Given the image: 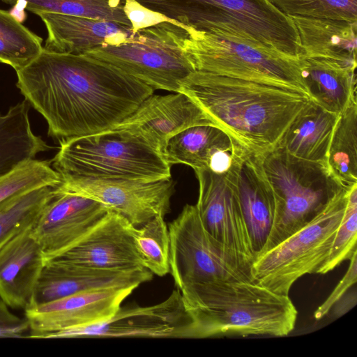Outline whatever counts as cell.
<instances>
[{"label": "cell", "instance_id": "cell-1", "mask_svg": "<svg viewBox=\"0 0 357 357\" xmlns=\"http://www.w3.org/2000/svg\"><path fill=\"white\" fill-rule=\"evenodd\" d=\"M17 86L59 142L115 128L154 89L86 54L43 50L16 72Z\"/></svg>", "mask_w": 357, "mask_h": 357}, {"label": "cell", "instance_id": "cell-2", "mask_svg": "<svg viewBox=\"0 0 357 357\" xmlns=\"http://www.w3.org/2000/svg\"><path fill=\"white\" fill-rule=\"evenodd\" d=\"M179 92L233 142L257 155L273 149L312 101L301 91L197 70L184 79Z\"/></svg>", "mask_w": 357, "mask_h": 357}, {"label": "cell", "instance_id": "cell-3", "mask_svg": "<svg viewBox=\"0 0 357 357\" xmlns=\"http://www.w3.org/2000/svg\"><path fill=\"white\" fill-rule=\"evenodd\" d=\"M180 291L196 316L202 338L283 337L296 325L298 312L289 296L275 294L256 281L197 283Z\"/></svg>", "mask_w": 357, "mask_h": 357}, {"label": "cell", "instance_id": "cell-4", "mask_svg": "<svg viewBox=\"0 0 357 357\" xmlns=\"http://www.w3.org/2000/svg\"><path fill=\"white\" fill-rule=\"evenodd\" d=\"M187 29L217 31L299 56L301 46L291 17L268 0H133Z\"/></svg>", "mask_w": 357, "mask_h": 357}, {"label": "cell", "instance_id": "cell-5", "mask_svg": "<svg viewBox=\"0 0 357 357\" xmlns=\"http://www.w3.org/2000/svg\"><path fill=\"white\" fill-rule=\"evenodd\" d=\"M51 165L60 177L146 181L171 178V165L165 155L140 135L125 129L61 142Z\"/></svg>", "mask_w": 357, "mask_h": 357}, {"label": "cell", "instance_id": "cell-6", "mask_svg": "<svg viewBox=\"0 0 357 357\" xmlns=\"http://www.w3.org/2000/svg\"><path fill=\"white\" fill-rule=\"evenodd\" d=\"M187 29L184 49L195 70L301 91L310 97L299 56L217 31Z\"/></svg>", "mask_w": 357, "mask_h": 357}, {"label": "cell", "instance_id": "cell-7", "mask_svg": "<svg viewBox=\"0 0 357 357\" xmlns=\"http://www.w3.org/2000/svg\"><path fill=\"white\" fill-rule=\"evenodd\" d=\"M188 29L163 21L139 29L118 44H105L84 54L109 63L154 90L179 92L182 82L195 71L184 49Z\"/></svg>", "mask_w": 357, "mask_h": 357}, {"label": "cell", "instance_id": "cell-8", "mask_svg": "<svg viewBox=\"0 0 357 357\" xmlns=\"http://www.w3.org/2000/svg\"><path fill=\"white\" fill-rule=\"evenodd\" d=\"M350 189L341 188L301 228L257 255L252 264L255 281L275 294L289 296L298 279L317 273L330 254Z\"/></svg>", "mask_w": 357, "mask_h": 357}, {"label": "cell", "instance_id": "cell-9", "mask_svg": "<svg viewBox=\"0 0 357 357\" xmlns=\"http://www.w3.org/2000/svg\"><path fill=\"white\" fill-rule=\"evenodd\" d=\"M261 157L276 197L278 218L258 255L301 228L342 188L326 162L301 159L278 147Z\"/></svg>", "mask_w": 357, "mask_h": 357}, {"label": "cell", "instance_id": "cell-10", "mask_svg": "<svg viewBox=\"0 0 357 357\" xmlns=\"http://www.w3.org/2000/svg\"><path fill=\"white\" fill-rule=\"evenodd\" d=\"M170 273L177 289L215 281H255L252 264L213 238L196 205L185 204L168 225Z\"/></svg>", "mask_w": 357, "mask_h": 357}, {"label": "cell", "instance_id": "cell-11", "mask_svg": "<svg viewBox=\"0 0 357 357\" xmlns=\"http://www.w3.org/2000/svg\"><path fill=\"white\" fill-rule=\"evenodd\" d=\"M112 337L200 339L202 334L195 314L177 289L154 305L121 306L108 319L60 331L44 338Z\"/></svg>", "mask_w": 357, "mask_h": 357}, {"label": "cell", "instance_id": "cell-12", "mask_svg": "<svg viewBox=\"0 0 357 357\" xmlns=\"http://www.w3.org/2000/svg\"><path fill=\"white\" fill-rule=\"evenodd\" d=\"M242 164L224 174L208 169L194 170L199 186L195 205L202 223L209 234L252 264L255 255L238 189Z\"/></svg>", "mask_w": 357, "mask_h": 357}, {"label": "cell", "instance_id": "cell-13", "mask_svg": "<svg viewBox=\"0 0 357 357\" xmlns=\"http://www.w3.org/2000/svg\"><path fill=\"white\" fill-rule=\"evenodd\" d=\"M56 188L93 199L140 227L170 211L174 192L171 178L153 181L61 176Z\"/></svg>", "mask_w": 357, "mask_h": 357}, {"label": "cell", "instance_id": "cell-14", "mask_svg": "<svg viewBox=\"0 0 357 357\" xmlns=\"http://www.w3.org/2000/svg\"><path fill=\"white\" fill-rule=\"evenodd\" d=\"M109 211L93 199L60 190L55 185L54 195L32 226L45 262L77 243Z\"/></svg>", "mask_w": 357, "mask_h": 357}, {"label": "cell", "instance_id": "cell-15", "mask_svg": "<svg viewBox=\"0 0 357 357\" xmlns=\"http://www.w3.org/2000/svg\"><path fill=\"white\" fill-rule=\"evenodd\" d=\"M135 289L111 287L81 291L26 308L29 338H44L65 329L94 324L109 319Z\"/></svg>", "mask_w": 357, "mask_h": 357}, {"label": "cell", "instance_id": "cell-16", "mask_svg": "<svg viewBox=\"0 0 357 357\" xmlns=\"http://www.w3.org/2000/svg\"><path fill=\"white\" fill-rule=\"evenodd\" d=\"M134 227L124 217L109 210L77 243L49 260L105 270L146 268L135 246Z\"/></svg>", "mask_w": 357, "mask_h": 357}, {"label": "cell", "instance_id": "cell-17", "mask_svg": "<svg viewBox=\"0 0 357 357\" xmlns=\"http://www.w3.org/2000/svg\"><path fill=\"white\" fill-rule=\"evenodd\" d=\"M213 125L204 111L185 93L147 97L116 129L135 132L165 155L169 139L190 127ZM114 128V129H115Z\"/></svg>", "mask_w": 357, "mask_h": 357}, {"label": "cell", "instance_id": "cell-18", "mask_svg": "<svg viewBox=\"0 0 357 357\" xmlns=\"http://www.w3.org/2000/svg\"><path fill=\"white\" fill-rule=\"evenodd\" d=\"M152 278L153 273L147 268L105 270L49 260L45 262L38 279L30 306L91 289L111 287L136 289Z\"/></svg>", "mask_w": 357, "mask_h": 357}, {"label": "cell", "instance_id": "cell-19", "mask_svg": "<svg viewBox=\"0 0 357 357\" xmlns=\"http://www.w3.org/2000/svg\"><path fill=\"white\" fill-rule=\"evenodd\" d=\"M30 226L0 248V299L13 309L28 308L45 265Z\"/></svg>", "mask_w": 357, "mask_h": 357}, {"label": "cell", "instance_id": "cell-20", "mask_svg": "<svg viewBox=\"0 0 357 357\" xmlns=\"http://www.w3.org/2000/svg\"><path fill=\"white\" fill-rule=\"evenodd\" d=\"M37 15L47 32L43 48L56 52L82 54L105 44L122 43L136 33L132 25L117 22L54 13Z\"/></svg>", "mask_w": 357, "mask_h": 357}, {"label": "cell", "instance_id": "cell-21", "mask_svg": "<svg viewBox=\"0 0 357 357\" xmlns=\"http://www.w3.org/2000/svg\"><path fill=\"white\" fill-rule=\"evenodd\" d=\"M242 210L255 257L264 248L278 218L273 188L264 172L261 157L249 155L238 178Z\"/></svg>", "mask_w": 357, "mask_h": 357}, {"label": "cell", "instance_id": "cell-22", "mask_svg": "<svg viewBox=\"0 0 357 357\" xmlns=\"http://www.w3.org/2000/svg\"><path fill=\"white\" fill-rule=\"evenodd\" d=\"M291 18L299 38L301 58H325L356 63L357 22Z\"/></svg>", "mask_w": 357, "mask_h": 357}, {"label": "cell", "instance_id": "cell-23", "mask_svg": "<svg viewBox=\"0 0 357 357\" xmlns=\"http://www.w3.org/2000/svg\"><path fill=\"white\" fill-rule=\"evenodd\" d=\"M301 59L312 100L331 112L340 114L356 96L357 63L325 58Z\"/></svg>", "mask_w": 357, "mask_h": 357}, {"label": "cell", "instance_id": "cell-24", "mask_svg": "<svg viewBox=\"0 0 357 357\" xmlns=\"http://www.w3.org/2000/svg\"><path fill=\"white\" fill-rule=\"evenodd\" d=\"M338 115L312 100L290 124L275 147L301 159L326 163Z\"/></svg>", "mask_w": 357, "mask_h": 357}, {"label": "cell", "instance_id": "cell-25", "mask_svg": "<svg viewBox=\"0 0 357 357\" xmlns=\"http://www.w3.org/2000/svg\"><path fill=\"white\" fill-rule=\"evenodd\" d=\"M29 103L24 100L0 113V177L51 149L36 135L29 119Z\"/></svg>", "mask_w": 357, "mask_h": 357}, {"label": "cell", "instance_id": "cell-26", "mask_svg": "<svg viewBox=\"0 0 357 357\" xmlns=\"http://www.w3.org/2000/svg\"><path fill=\"white\" fill-rule=\"evenodd\" d=\"M234 144L236 143L214 125L195 126L169 139L165 157L171 165L183 164L194 170L207 169L217 152Z\"/></svg>", "mask_w": 357, "mask_h": 357}, {"label": "cell", "instance_id": "cell-27", "mask_svg": "<svg viewBox=\"0 0 357 357\" xmlns=\"http://www.w3.org/2000/svg\"><path fill=\"white\" fill-rule=\"evenodd\" d=\"M355 96L338 115L328 150L326 165L342 188L357 185V100Z\"/></svg>", "mask_w": 357, "mask_h": 357}, {"label": "cell", "instance_id": "cell-28", "mask_svg": "<svg viewBox=\"0 0 357 357\" xmlns=\"http://www.w3.org/2000/svg\"><path fill=\"white\" fill-rule=\"evenodd\" d=\"M9 5H22L37 15L54 13L117 22L132 25L126 13V0H1Z\"/></svg>", "mask_w": 357, "mask_h": 357}, {"label": "cell", "instance_id": "cell-29", "mask_svg": "<svg viewBox=\"0 0 357 357\" xmlns=\"http://www.w3.org/2000/svg\"><path fill=\"white\" fill-rule=\"evenodd\" d=\"M55 185H45L19 194L0 206V248L35 223L54 195Z\"/></svg>", "mask_w": 357, "mask_h": 357}, {"label": "cell", "instance_id": "cell-30", "mask_svg": "<svg viewBox=\"0 0 357 357\" xmlns=\"http://www.w3.org/2000/svg\"><path fill=\"white\" fill-rule=\"evenodd\" d=\"M43 39L10 12L0 9V62L15 72L24 68L42 52Z\"/></svg>", "mask_w": 357, "mask_h": 357}, {"label": "cell", "instance_id": "cell-31", "mask_svg": "<svg viewBox=\"0 0 357 357\" xmlns=\"http://www.w3.org/2000/svg\"><path fill=\"white\" fill-rule=\"evenodd\" d=\"M133 239L146 268L160 277L170 273V238L165 217L158 215L140 227H135Z\"/></svg>", "mask_w": 357, "mask_h": 357}, {"label": "cell", "instance_id": "cell-32", "mask_svg": "<svg viewBox=\"0 0 357 357\" xmlns=\"http://www.w3.org/2000/svg\"><path fill=\"white\" fill-rule=\"evenodd\" d=\"M59 183L60 176L51 160H31L0 177V206L19 194Z\"/></svg>", "mask_w": 357, "mask_h": 357}, {"label": "cell", "instance_id": "cell-33", "mask_svg": "<svg viewBox=\"0 0 357 357\" xmlns=\"http://www.w3.org/2000/svg\"><path fill=\"white\" fill-rule=\"evenodd\" d=\"M287 16L357 22V0H268Z\"/></svg>", "mask_w": 357, "mask_h": 357}, {"label": "cell", "instance_id": "cell-34", "mask_svg": "<svg viewBox=\"0 0 357 357\" xmlns=\"http://www.w3.org/2000/svg\"><path fill=\"white\" fill-rule=\"evenodd\" d=\"M357 185L349 191L343 218L335 234L330 254L317 273L325 274L344 260H349L356 249Z\"/></svg>", "mask_w": 357, "mask_h": 357}, {"label": "cell", "instance_id": "cell-35", "mask_svg": "<svg viewBox=\"0 0 357 357\" xmlns=\"http://www.w3.org/2000/svg\"><path fill=\"white\" fill-rule=\"evenodd\" d=\"M349 265L348 269L338 282L335 288L314 311V317L316 320H320L326 316L332 309L333 306L347 292V291L356 282L357 280V252H354L349 259Z\"/></svg>", "mask_w": 357, "mask_h": 357}, {"label": "cell", "instance_id": "cell-36", "mask_svg": "<svg viewBox=\"0 0 357 357\" xmlns=\"http://www.w3.org/2000/svg\"><path fill=\"white\" fill-rule=\"evenodd\" d=\"M29 324L25 318L11 313L8 305L0 299V337H26Z\"/></svg>", "mask_w": 357, "mask_h": 357}, {"label": "cell", "instance_id": "cell-37", "mask_svg": "<svg viewBox=\"0 0 357 357\" xmlns=\"http://www.w3.org/2000/svg\"><path fill=\"white\" fill-rule=\"evenodd\" d=\"M126 13L132 22L134 31L163 21H170L167 17L146 9L133 0H126Z\"/></svg>", "mask_w": 357, "mask_h": 357}, {"label": "cell", "instance_id": "cell-38", "mask_svg": "<svg viewBox=\"0 0 357 357\" xmlns=\"http://www.w3.org/2000/svg\"><path fill=\"white\" fill-rule=\"evenodd\" d=\"M356 303V294L354 295L349 294L344 298V296L333 306L334 310V314L336 317H341L344 314L347 313L351 308H352Z\"/></svg>", "mask_w": 357, "mask_h": 357}]
</instances>
